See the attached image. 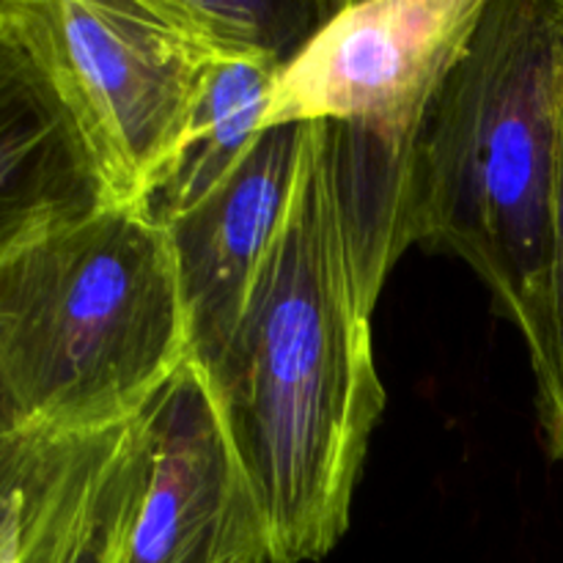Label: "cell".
<instances>
[{
  "mask_svg": "<svg viewBox=\"0 0 563 563\" xmlns=\"http://www.w3.org/2000/svg\"><path fill=\"white\" fill-rule=\"evenodd\" d=\"M563 0H487L427 110L412 242L462 258L526 335L553 236Z\"/></svg>",
  "mask_w": 563,
  "mask_h": 563,
  "instance_id": "2",
  "label": "cell"
},
{
  "mask_svg": "<svg viewBox=\"0 0 563 563\" xmlns=\"http://www.w3.org/2000/svg\"><path fill=\"white\" fill-rule=\"evenodd\" d=\"M484 5L487 0L341 3L280 69L264 130L322 121L341 185L363 201L407 207L418 132Z\"/></svg>",
  "mask_w": 563,
  "mask_h": 563,
  "instance_id": "4",
  "label": "cell"
},
{
  "mask_svg": "<svg viewBox=\"0 0 563 563\" xmlns=\"http://www.w3.org/2000/svg\"><path fill=\"white\" fill-rule=\"evenodd\" d=\"M306 124L262 132L240 168L168 225L190 361L207 372L229 344L256 269L295 190Z\"/></svg>",
  "mask_w": 563,
  "mask_h": 563,
  "instance_id": "7",
  "label": "cell"
},
{
  "mask_svg": "<svg viewBox=\"0 0 563 563\" xmlns=\"http://www.w3.org/2000/svg\"><path fill=\"white\" fill-rule=\"evenodd\" d=\"M146 412L124 427L38 438L22 489L20 563H115L146 493Z\"/></svg>",
  "mask_w": 563,
  "mask_h": 563,
  "instance_id": "9",
  "label": "cell"
},
{
  "mask_svg": "<svg viewBox=\"0 0 563 563\" xmlns=\"http://www.w3.org/2000/svg\"><path fill=\"white\" fill-rule=\"evenodd\" d=\"M53 82L110 207H141L174 159L209 60L154 0H0Z\"/></svg>",
  "mask_w": 563,
  "mask_h": 563,
  "instance_id": "5",
  "label": "cell"
},
{
  "mask_svg": "<svg viewBox=\"0 0 563 563\" xmlns=\"http://www.w3.org/2000/svg\"><path fill=\"white\" fill-rule=\"evenodd\" d=\"M38 438L33 434H11L0 443V539L14 526L22 506V489H25L27 471H31L33 451Z\"/></svg>",
  "mask_w": 563,
  "mask_h": 563,
  "instance_id": "13",
  "label": "cell"
},
{
  "mask_svg": "<svg viewBox=\"0 0 563 563\" xmlns=\"http://www.w3.org/2000/svg\"><path fill=\"white\" fill-rule=\"evenodd\" d=\"M280 69L273 60H212L174 159L137 209L168 229L218 190L262 137Z\"/></svg>",
  "mask_w": 563,
  "mask_h": 563,
  "instance_id": "10",
  "label": "cell"
},
{
  "mask_svg": "<svg viewBox=\"0 0 563 563\" xmlns=\"http://www.w3.org/2000/svg\"><path fill=\"white\" fill-rule=\"evenodd\" d=\"M102 207L69 110L0 3V264Z\"/></svg>",
  "mask_w": 563,
  "mask_h": 563,
  "instance_id": "8",
  "label": "cell"
},
{
  "mask_svg": "<svg viewBox=\"0 0 563 563\" xmlns=\"http://www.w3.org/2000/svg\"><path fill=\"white\" fill-rule=\"evenodd\" d=\"M0 563H20V515H16L14 526L9 528V533L0 539Z\"/></svg>",
  "mask_w": 563,
  "mask_h": 563,
  "instance_id": "14",
  "label": "cell"
},
{
  "mask_svg": "<svg viewBox=\"0 0 563 563\" xmlns=\"http://www.w3.org/2000/svg\"><path fill=\"white\" fill-rule=\"evenodd\" d=\"M190 361L168 229L102 207L0 264V399L33 438L135 421Z\"/></svg>",
  "mask_w": 563,
  "mask_h": 563,
  "instance_id": "3",
  "label": "cell"
},
{
  "mask_svg": "<svg viewBox=\"0 0 563 563\" xmlns=\"http://www.w3.org/2000/svg\"><path fill=\"white\" fill-rule=\"evenodd\" d=\"M11 434H16L14 418H11V412L5 410V405L0 401V443H3L5 438H11Z\"/></svg>",
  "mask_w": 563,
  "mask_h": 563,
  "instance_id": "15",
  "label": "cell"
},
{
  "mask_svg": "<svg viewBox=\"0 0 563 563\" xmlns=\"http://www.w3.org/2000/svg\"><path fill=\"white\" fill-rule=\"evenodd\" d=\"M146 421L152 467L115 563H269L262 511L196 363L154 396Z\"/></svg>",
  "mask_w": 563,
  "mask_h": 563,
  "instance_id": "6",
  "label": "cell"
},
{
  "mask_svg": "<svg viewBox=\"0 0 563 563\" xmlns=\"http://www.w3.org/2000/svg\"><path fill=\"white\" fill-rule=\"evenodd\" d=\"M522 339L528 344L533 379H537L539 423H542L544 438H548L550 454L563 462V99L548 269H544L531 328L526 330Z\"/></svg>",
  "mask_w": 563,
  "mask_h": 563,
  "instance_id": "12",
  "label": "cell"
},
{
  "mask_svg": "<svg viewBox=\"0 0 563 563\" xmlns=\"http://www.w3.org/2000/svg\"><path fill=\"white\" fill-rule=\"evenodd\" d=\"M159 14L212 60H273L286 66L341 9L333 0H154Z\"/></svg>",
  "mask_w": 563,
  "mask_h": 563,
  "instance_id": "11",
  "label": "cell"
},
{
  "mask_svg": "<svg viewBox=\"0 0 563 563\" xmlns=\"http://www.w3.org/2000/svg\"><path fill=\"white\" fill-rule=\"evenodd\" d=\"M372 313L324 130L311 121L289 207L240 322L218 361L201 368L262 511L269 563L324 559L350 528L385 410Z\"/></svg>",
  "mask_w": 563,
  "mask_h": 563,
  "instance_id": "1",
  "label": "cell"
}]
</instances>
